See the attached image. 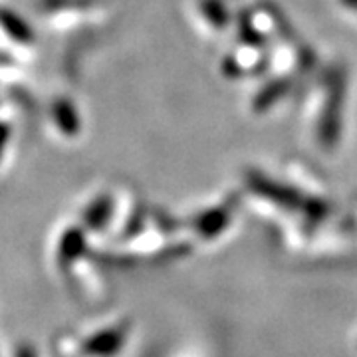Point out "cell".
Instances as JSON below:
<instances>
[{"instance_id": "6da1fadb", "label": "cell", "mask_w": 357, "mask_h": 357, "mask_svg": "<svg viewBox=\"0 0 357 357\" xmlns=\"http://www.w3.org/2000/svg\"><path fill=\"white\" fill-rule=\"evenodd\" d=\"M0 26L16 42H32L34 38V32L28 26V22L22 20L18 14H14L13 10H0Z\"/></svg>"}, {"instance_id": "7a4b0ae2", "label": "cell", "mask_w": 357, "mask_h": 357, "mask_svg": "<svg viewBox=\"0 0 357 357\" xmlns=\"http://www.w3.org/2000/svg\"><path fill=\"white\" fill-rule=\"evenodd\" d=\"M54 119L66 135H76L79 131V117L76 114V107L68 100H58L54 103Z\"/></svg>"}, {"instance_id": "3957f363", "label": "cell", "mask_w": 357, "mask_h": 357, "mask_svg": "<svg viewBox=\"0 0 357 357\" xmlns=\"http://www.w3.org/2000/svg\"><path fill=\"white\" fill-rule=\"evenodd\" d=\"M84 250V234L77 229L68 230L60 243V264L66 266L70 262H74L77 256Z\"/></svg>"}, {"instance_id": "277c9868", "label": "cell", "mask_w": 357, "mask_h": 357, "mask_svg": "<svg viewBox=\"0 0 357 357\" xmlns=\"http://www.w3.org/2000/svg\"><path fill=\"white\" fill-rule=\"evenodd\" d=\"M109 213H112V201H109V197H102L86 211L84 220H86L89 229H100L102 225H105Z\"/></svg>"}, {"instance_id": "5b68a950", "label": "cell", "mask_w": 357, "mask_h": 357, "mask_svg": "<svg viewBox=\"0 0 357 357\" xmlns=\"http://www.w3.org/2000/svg\"><path fill=\"white\" fill-rule=\"evenodd\" d=\"M121 344V337L117 335V332H105L102 335H96L93 340L88 342V351L89 354H98V356H107L115 351V347Z\"/></svg>"}, {"instance_id": "8992f818", "label": "cell", "mask_w": 357, "mask_h": 357, "mask_svg": "<svg viewBox=\"0 0 357 357\" xmlns=\"http://www.w3.org/2000/svg\"><path fill=\"white\" fill-rule=\"evenodd\" d=\"M8 137H10V129H8L6 123H2V121H0V155H2L4 147H6V141H8Z\"/></svg>"}, {"instance_id": "52a82bcc", "label": "cell", "mask_w": 357, "mask_h": 357, "mask_svg": "<svg viewBox=\"0 0 357 357\" xmlns=\"http://www.w3.org/2000/svg\"><path fill=\"white\" fill-rule=\"evenodd\" d=\"M18 357H36V356H34V349H32L30 345H22V347L18 349Z\"/></svg>"}, {"instance_id": "ba28073f", "label": "cell", "mask_w": 357, "mask_h": 357, "mask_svg": "<svg viewBox=\"0 0 357 357\" xmlns=\"http://www.w3.org/2000/svg\"><path fill=\"white\" fill-rule=\"evenodd\" d=\"M6 62H8V58H6V56H2V54H0V66H6Z\"/></svg>"}]
</instances>
